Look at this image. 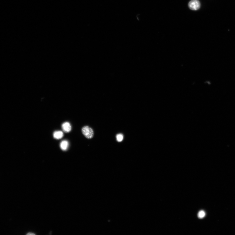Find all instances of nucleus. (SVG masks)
I'll use <instances>...</instances> for the list:
<instances>
[{
    "instance_id": "20e7f679",
    "label": "nucleus",
    "mask_w": 235,
    "mask_h": 235,
    "mask_svg": "<svg viewBox=\"0 0 235 235\" xmlns=\"http://www.w3.org/2000/svg\"><path fill=\"white\" fill-rule=\"evenodd\" d=\"M64 136V134L61 131H57L54 132L53 137L56 139H61Z\"/></svg>"
},
{
    "instance_id": "423d86ee",
    "label": "nucleus",
    "mask_w": 235,
    "mask_h": 235,
    "mask_svg": "<svg viewBox=\"0 0 235 235\" xmlns=\"http://www.w3.org/2000/svg\"><path fill=\"white\" fill-rule=\"evenodd\" d=\"M123 135L121 134H117L116 135V139L118 142H121L123 140Z\"/></svg>"
},
{
    "instance_id": "39448f33",
    "label": "nucleus",
    "mask_w": 235,
    "mask_h": 235,
    "mask_svg": "<svg viewBox=\"0 0 235 235\" xmlns=\"http://www.w3.org/2000/svg\"><path fill=\"white\" fill-rule=\"evenodd\" d=\"M68 143L67 141L64 140L62 141L60 144V147L61 149L63 150H66L68 148Z\"/></svg>"
},
{
    "instance_id": "6e6552de",
    "label": "nucleus",
    "mask_w": 235,
    "mask_h": 235,
    "mask_svg": "<svg viewBox=\"0 0 235 235\" xmlns=\"http://www.w3.org/2000/svg\"><path fill=\"white\" fill-rule=\"evenodd\" d=\"M27 234V235H34L35 234H34V233H28Z\"/></svg>"
},
{
    "instance_id": "f03ea898",
    "label": "nucleus",
    "mask_w": 235,
    "mask_h": 235,
    "mask_svg": "<svg viewBox=\"0 0 235 235\" xmlns=\"http://www.w3.org/2000/svg\"><path fill=\"white\" fill-rule=\"evenodd\" d=\"M200 3L198 0H192L188 4L190 9L192 10H197L200 8Z\"/></svg>"
},
{
    "instance_id": "7ed1b4c3",
    "label": "nucleus",
    "mask_w": 235,
    "mask_h": 235,
    "mask_svg": "<svg viewBox=\"0 0 235 235\" xmlns=\"http://www.w3.org/2000/svg\"><path fill=\"white\" fill-rule=\"evenodd\" d=\"M62 128L63 131L66 133H68L71 130V126L68 122H65L63 123Z\"/></svg>"
},
{
    "instance_id": "f257e3e1",
    "label": "nucleus",
    "mask_w": 235,
    "mask_h": 235,
    "mask_svg": "<svg viewBox=\"0 0 235 235\" xmlns=\"http://www.w3.org/2000/svg\"><path fill=\"white\" fill-rule=\"evenodd\" d=\"M83 135L88 139H91L94 135V132L92 129L88 126H84L82 129Z\"/></svg>"
},
{
    "instance_id": "0eeeda50",
    "label": "nucleus",
    "mask_w": 235,
    "mask_h": 235,
    "mask_svg": "<svg viewBox=\"0 0 235 235\" xmlns=\"http://www.w3.org/2000/svg\"><path fill=\"white\" fill-rule=\"evenodd\" d=\"M206 215V213L203 211H200L198 214V217L200 219L203 218Z\"/></svg>"
}]
</instances>
